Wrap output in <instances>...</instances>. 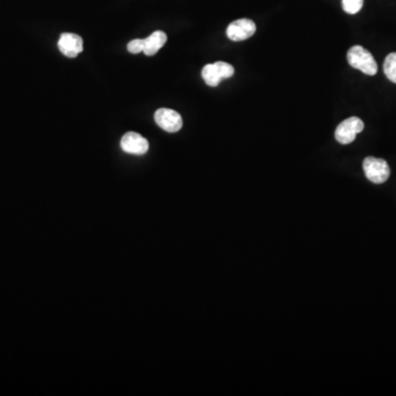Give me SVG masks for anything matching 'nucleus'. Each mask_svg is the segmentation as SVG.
Segmentation results:
<instances>
[{
    "instance_id": "7",
    "label": "nucleus",
    "mask_w": 396,
    "mask_h": 396,
    "mask_svg": "<svg viewBox=\"0 0 396 396\" xmlns=\"http://www.w3.org/2000/svg\"><path fill=\"white\" fill-rule=\"evenodd\" d=\"M59 49L70 59L76 58L83 52V39L74 33H63L59 40Z\"/></svg>"
},
{
    "instance_id": "8",
    "label": "nucleus",
    "mask_w": 396,
    "mask_h": 396,
    "mask_svg": "<svg viewBox=\"0 0 396 396\" xmlns=\"http://www.w3.org/2000/svg\"><path fill=\"white\" fill-rule=\"evenodd\" d=\"M167 33L163 31H156L150 37L145 39V48L143 53L148 56L156 54L162 49L164 44L167 43Z\"/></svg>"
},
{
    "instance_id": "6",
    "label": "nucleus",
    "mask_w": 396,
    "mask_h": 396,
    "mask_svg": "<svg viewBox=\"0 0 396 396\" xmlns=\"http://www.w3.org/2000/svg\"><path fill=\"white\" fill-rule=\"evenodd\" d=\"M121 149L126 154L143 156L149 150L148 140L137 132H127L121 139Z\"/></svg>"
},
{
    "instance_id": "1",
    "label": "nucleus",
    "mask_w": 396,
    "mask_h": 396,
    "mask_svg": "<svg viewBox=\"0 0 396 396\" xmlns=\"http://www.w3.org/2000/svg\"><path fill=\"white\" fill-rule=\"evenodd\" d=\"M347 60L350 66H353V69L359 70L364 74L370 75V76L377 74V61L368 50L361 45L350 48L347 53Z\"/></svg>"
},
{
    "instance_id": "3",
    "label": "nucleus",
    "mask_w": 396,
    "mask_h": 396,
    "mask_svg": "<svg viewBox=\"0 0 396 396\" xmlns=\"http://www.w3.org/2000/svg\"><path fill=\"white\" fill-rule=\"evenodd\" d=\"M364 129V121L358 117H350L342 121L335 132L337 141L342 145L353 143L357 137Z\"/></svg>"
},
{
    "instance_id": "13",
    "label": "nucleus",
    "mask_w": 396,
    "mask_h": 396,
    "mask_svg": "<svg viewBox=\"0 0 396 396\" xmlns=\"http://www.w3.org/2000/svg\"><path fill=\"white\" fill-rule=\"evenodd\" d=\"M143 48H145V39L143 40L136 39V40L129 42L127 49L132 54H138V53L143 52Z\"/></svg>"
},
{
    "instance_id": "11",
    "label": "nucleus",
    "mask_w": 396,
    "mask_h": 396,
    "mask_svg": "<svg viewBox=\"0 0 396 396\" xmlns=\"http://www.w3.org/2000/svg\"><path fill=\"white\" fill-rule=\"evenodd\" d=\"M362 7H364V0H342V8L347 14H358Z\"/></svg>"
},
{
    "instance_id": "5",
    "label": "nucleus",
    "mask_w": 396,
    "mask_h": 396,
    "mask_svg": "<svg viewBox=\"0 0 396 396\" xmlns=\"http://www.w3.org/2000/svg\"><path fill=\"white\" fill-rule=\"evenodd\" d=\"M257 31V25L252 20L239 19L231 22L227 28V37L231 41H244L251 38Z\"/></svg>"
},
{
    "instance_id": "10",
    "label": "nucleus",
    "mask_w": 396,
    "mask_h": 396,
    "mask_svg": "<svg viewBox=\"0 0 396 396\" xmlns=\"http://www.w3.org/2000/svg\"><path fill=\"white\" fill-rule=\"evenodd\" d=\"M383 70L386 76L396 84V53H390L386 56Z\"/></svg>"
},
{
    "instance_id": "12",
    "label": "nucleus",
    "mask_w": 396,
    "mask_h": 396,
    "mask_svg": "<svg viewBox=\"0 0 396 396\" xmlns=\"http://www.w3.org/2000/svg\"><path fill=\"white\" fill-rule=\"evenodd\" d=\"M213 64L216 66L217 71H218L222 79H229V77L233 76V74H235V69H233V66L230 65L229 63H226V62H216V63Z\"/></svg>"
},
{
    "instance_id": "2",
    "label": "nucleus",
    "mask_w": 396,
    "mask_h": 396,
    "mask_svg": "<svg viewBox=\"0 0 396 396\" xmlns=\"http://www.w3.org/2000/svg\"><path fill=\"white\" fill-rule=\"evenodd\" d=\"M364 171L366 178L375 184H382L390 178L391 169L388 162L383 158L368 156L364 158Z\"/></svg>"
},
{
    "instance_id": "9",
    "label": "nucleus",
    "mask_w": 396,
    "mask_h": 396,
    "mask_svg": "<svg viewBox=\"0 0 396 396\" xmlns=\"http://www.w3.org/2000/svg\"><path fill=\"white\" fill-rule=\"evenodd\" d=\"M202 76L205 81L206 84L211 87H216L218 86L219 83L222 82V77L219 75L215 64H207L205 67L202 69Z\"/></svg>"
},
{
    "instance_id": "4",
    "label": "nucleus",
    "mask_w": 396,
    "mask_h": 396,
    "mask_svg": "<svg viewBox=\"0 0 396 396\" xmlns=\"http://www.w3.org/2000/svg\"><path fill=\"white\" fill-rule=\"evenodd\" d=\"M154 121L160 128L169 134L180 132L183 127V121L180 114L169 108H160L156 110Z\"/></svg>"
}]
</instances>
